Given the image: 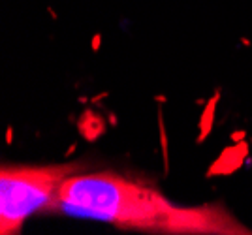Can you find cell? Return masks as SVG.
<instances>
[{
  "label": "cell",
  "mask_w": 252,
  "mask_h": 235,
  "mask_svg": "<svg viewBox=\"0 0 252 235\" xmlns=\"http://www.w3.org/2000/svg\"><path fill=\"white\" fill-rule=\"evenodd\" d=\"M57 209L123 230L160 234H251L222 205L179 207L168 198L111 171L74 173L61 186Z\"/></svg>",
  "instance_id": "6da1fadb"
},
{
  "label": "cell",
  "mask_w": 252,
  "mask_h": 235,
  "mask_svg": "<svg viewBox=\"0 0 252 235\" xmlns=\"http://www.w3.org/2000/svg\"><path fill=\"white\" fill-rule=\"evenodd\" d=\"M79 170L77 164L2 168L0 234H19L31 216L55 211L63 182Z\"/></svg>",
  "instance_id": "7a4b0ae2"
},
{
  "label": "cell",
  "mask_w": 252,
  "mask_h": 235,
  "mask_svg": "<svg viewBox=\"0 0 252 235\" xmlns=\"http://www.w3.org/2000/svg\"><path fill=\"white\" fill-rule=\"evenodd\" d=\"M245 156H247V143H239L237 147L226 149L219 162L213 164L211 173H230V171L237 170Z\"/></svg>",
  "instance_id": "3957f363"
}]
</instances>
